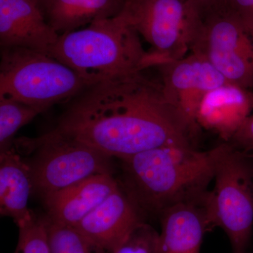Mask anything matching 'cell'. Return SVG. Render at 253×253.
Masks as SVG:
<instances>
[{
	"mask_svg": "<svg viewBox=\"0 0 253 253\" xmlns=\"http://www.w3.org/2000/svg\"><path fill=\"white\" fill-rule=\"evenodd\" d=\"M198 123L144 73L108 80L71 100L53 130L123 160L166 146L196 147Z\"/></svg>",
	"mask_w": 253,
	"mask_h": 253,
	"instance_id": "cell-1",
	"label": "cell"
},
{
	"mask_svg": "<svg viewBox=\"0 0 253 253\" xmlns=\"http://www.w3.org/2000/svg\"><path fill=\"white\" fill-rule=\"evenodd\" d=\"M225 146V141L207 151L166 146L134 155L122 161L125 187L144 212L160 214L174 205L201 201Z\"/></svg>",
	"mask_w": 253,
	"mask_h": 253,
	"instance_id": "cell-2",
	"label": "cell"
},
{
	"mask_svg": "<svg viewBox=\"0 0 253 253\" xmlns=\"http://www.w3.org/2000/svg\"><path fill=\"white\" fill-rule=\"evenodd\" d=\"M140 38L122 11L114 17L61 35L49 55L91 86L137 76L161 64L156 54L144 49Z\"/></svg>",
	"mask_w": 253,
	"mask_h": 253,
	"instance_id": "cell-3",
	"label": "cell"
},
{
	"mask_svg": "<svg viewBox=\"0 0 253 253\" xmlns=\"http://www.w3.org/2000/svg\"><path fill=\"white\" fill-rule=\"evenodd\" d=\"M89 86L49 54L26 48H1L0 96L47 110L71 101Z\"/></svg>",
	"mask_w": 253,
	"mask_h": 253,
	"instance_id": "cell-4",
	"label": "cell"
},
{
	"mask_svg": "<svg viewBox=\"0 0 253 253\" xmlns=\"http://www.w3.org/2000/svg\"><path fill=\"white\" fill-rule=\"evenodd\" d=\"M213 180L214 188L204 200L210 230L220 227L234 253H244L253 226V165L246 152L226 142Z\"/></svg>",
	"mask_w": 253,
	"mask_h": 253,
	"instance_id": "cell-5",
	"label": "cell"
},
{
	"mask_svg": "<svg viewBox=\"0 0 253 253\" xmlns=\"http://www.w3.org/2000/svg\"><path fill=\"white\" fill-rule=\"evenodd\" d=\"M201 21L191 52L212 63L231 84L253 87V26L227 1L201 8Z\"/></svg>",
	"mask_w": 253,
	"mask_h": 253,
	"instance_id": "cell-6",
	"label": "cell"
},
{
	"mask_svg": "<svg viewBox=\"0 0 253 253\" xmlns=\"http://www.w3.org/2000/svg\"><path fill=\"white\" fill-rule=\"evenodd\" d=\"M21 142L35 151L28 165L33 191L42 197L89 176L113 173L112 158L53 129Z\"/></svg>",
	"mask_w": 253,
	"mask_h": 253,
	"instance_id": "cell-7",
	"label": "cell"
},
{
	"mask_svg": "<svg viewBox=\"0 0 253 253\" xmlns=\"http://www.w3.org/2000/svg\"><path fill=\"white\" fill-rule=\"evenodd\" d=\"M123 11L163 63L191 52L201 21L192 0H126Z\"/></svg>",
	"mask_w": 253,
	"mask_h": 253,
	"instance_id": "cell-8",
	"label": "cell"
},
{
	"mask_svg": "<svg viewBox=\"0 0 253 253\" xmlns=\"http://www.w3.org/2000/svg\"><path fill=\"white\" fill-rule=\"evenodd\" d=\"M156 68L168 97L196 122V113L205 96L229 83L211 61L193 51Z\"/></svg>",
	"mask_w": 253,
	"mask_h": 253,
	"instance_id": "cell-9",
	"label": "cell"
},
{
	"mask_svg": "<svg viewBox=\"0 0 253 253\" xmlns=\"http://www.w3.org/2000/svg\"><path fill=\"white\" fill-rule=\"evenodd\" d=\"M144 222V211L121 185L74 227L106 252L113 253Z\"/></svg>",
	"mask_w": 253,
	"mask_h": 253,
	"instance_id": "cell-10",
	"label": "cell"
},
{
	"mask_svg": "<svg viewBox=\"0 0 253 253\" xmlns=\"http://www.w3.org/2000/svg\"><path fill=\"white\" fill-rule=\"evenodd\" d=\"M59 35L33 0H0V45L49 54Z\"/></svg>",
	"mask_w": 253,
	"mask_h": 253,
	"instance_id": "cell-11",
	"label": "cell"
},
{
	"mask_svg": "<svg viewBox=\"0 0 253 253\" xmlns=\"http://www.w3.org/2000/svg\"><path fill=\"white\" fill-rule=\"evenodd\" d=\"M121 184L113 174L89 176L43 197L50 221L76 226Z\"/></svg>",
	"mask_w": 253,
	"mask_h": 253,
	"instance_id": "cell-12",
	"label": "cell"
},
{
	"mask_svg": "<svg viewBox=\"0 0 253 253\" xmlns=\"http://www.w3.org/2000/svg\"><path fill=\"white\" fill-rule=\"evenodd\" d=\"M253 113V91L227 83L205 96L196 121L228 142Z\"/></svg>",
	"mask_w": 253,
	"mask_h": 253,
	"instance_id": "cell-13",
	"label": "cell"
},
{
	"mask_svg": "<svg viewBox=\"0 0 253 253\" xmlns=\"http://www.w3.org/2000/svg\"><path fill=\"white\" fill-rule=\"evenodd\" d=\"M205 197L201 201L174 205L160 214L159 253L201 252L205 233L210 230Z\"/></svg>",
	"mask_w": 253,
	"mask_h": 253,
	"instance_id": "cell-14",
	"label": "cell"
},
{
	"mask_svg": "<svg viewBox=\"0 0 253 253\" xmlns=\"http://www.w3.org/2000/svg\"><path fill=\"white\" fill-rule=\"evenodd\" d=\"M33 191L29 165L12 146L0 153V212L20 226L35 214L28 209Z\"/></svg>",
	"mask_w": 253,
	"mask_h": 253,
	"instance_id": "cell-15",
	"label": "cell"
},
{
	"mask_svg": "<svg viewBox=\"0 0 253 253\" xmlns=\"http://www.w3.org/2000/svg\"><path fill=\"white\" fill-rule=\"evenodd\" d=\"M126 0H44L41 7L46 21L61 36L118 16Z\"/></svg>",
	"mask_w": 253,
	"mask_h": 253,
	"instance_id": "cell-16",
	"label": "cell"
},
{
	"mask_svg": "<svg viewBox=\"0 0 253 253\" xmlns=\"http://www.w3.org/2000/svg\"><path fill=\"white\" fill-rule=\"evenodd\" d=\"M45 111L39 106L0 96V151L11 147L18 129Z\"/></svg>",
	"mask_w": 253,
	"mask_h": 253,
	"instance_id": "cell-17",
	"label": "cell"
},
{
	"mask_svg": "<svg viewBox=\"0 0 253 253\" xmlns=\"http://www.w3.org/2000/svg\"><path fill=\"white\" fill-rule=\"evenodd\" d=\"M44 218L50 253H109L83 235L74 226Z\"/></svg>",
	"mask_w": 253,
	"mask_h": 253,
	"instance_id": "cell-18",
	"label": "cell"
},
{
	"mask_svg": "<svg viewBox=\"0 0 253 253\" xmlns=\"http://www.w3.org/2000/svg\"><path fill=\"white\" fill-rule=\"evenodd\" d=\"M18 227L19 234L14 253H50L44 218L35 215L31 220Z\"/></svg>",
	"mask_w": 253,
	"mask_h": 253,
	"instance_id": "cell-19",
	"label": "cell"
},
{
	"mask_svg": "<svg viewBox=\"0 0 253 253\" xmlns=\"http://www.w3.org/2000/svg\"><path fill=\"white\" fill-rule=\"evenodd\" d=\"M113 253H159V233L147 223H142Z\"/></svg>",
	"mask_w": 253,
	"mask_h": 253,
	"instance_id": "cell-20",
	"label": "cell"
},
{
	"mask_svg": "<svg viewBox=\"0 0 253 253\" xmlns=\"http://www.w3.org/2000/svg\"><path fill=\"white\" fill-rule=\"evenodd\" d=\"M228 142L245 152L253 151V113Z\"/></svg>",
	"mask_w": 253,
	"mask_h": 253,
	"instance_id": "cell-21",
	"label": "cell"
},
{
	"mask_svg": "<svg viewBox=\"0 0 253 253\" xmlns=\"http://www.w3.org/2000/svg\"><path fill=\"white\" fill-rule=\"evenodd\" d=\"M226 1L245 22L253 26V0H226Z\"/></svg>",
	"mask_w": 253,
	"mask_h": 253,
	"instance_id": "cell-22",
	"label": "cell"
},
{
	"mask_svg": "<svg viewBox=\"0 0 253 253\" xmlns=\"http://www.w3.org/2000/svg\"><path fill=\"white\" fill-rule=\"evenodd\" d=\"M192 1H194L199 7L204 8L219 4V3L225 1L226 0H192Z\"/></svg>",
	"mask_w": 253,
	"mask_h": 253,
	"instance_id": "cell-23",
	"label": "cell"
},
{
	"mask_svg": "<svg viewBox=\"0 0 253 253\" xmlns=\"http://www.w3.org/2000/svg\"><path fill=\"white\" fill-rule=\"evenodd\" d=\"M33 1H36V2L38 3V4L40 5V6H41L42 2L44 0H33Z\"/></svg>",
	"mask_w": 253,
	"mask_h": 253,
	"instance_id": "cell-24",
	"label": "cell"
}]
</instances>
